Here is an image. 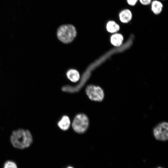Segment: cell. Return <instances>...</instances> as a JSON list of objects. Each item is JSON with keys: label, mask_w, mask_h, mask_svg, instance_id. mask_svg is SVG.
<instances>
[{"label": "cell", "mask_w": 168, "mask_h": 168, "mask_svg": "<svg viewBox=\"0 0 168 168\" xmlns=\"http://www.w3.org/2000/svg\"><path fill=\"white\" fill-rule=\"evenodd\" d=\"M10 140L14 147L23 149L31 145L33 142V138L29 130L19 128L12 132Z\"/></svg>", "instance_id": "1"}, {"label": "cell", "mask_w": 168, "mask_h": 168, "mask_svg": "<svg viewBox=\"0 0 168 168\" xmlns=\"http://www.w3.org/2000/svg\"><path fill=\"white\" fill-rule=\"evenodd\" d=\"M76 34L75 27L70 24L60 26L57 31L58 39L65 43H68L72 41L75 37Z\"/></svg>", "instance_id": "2"}, {"label": "cell", "mask_w": 168, "mask_h": 168, "mask_svg": "<svg viewBox=\"0 0 168 168\" xmlns=\"http://www.w3.org/2000/svg\"><path fill=\"white\" fill-rule=\"evenodd\" d=\"M89 123L87 117L85 114H80L74 118L72 126L76 132L80 133H83L87 129Z\"/></svg>", "instance_id": "3"}, {"label": "cell", "mask_w": 168, "mask_h": 168, "mask_svg": "<svg viewBox=\"0 0 168 168\" xmlns=\"http://www.w3.org/2000/svg\"><path fill=\"white\" fill-rule=\"evenodd\" d=\"M153 134L157 140L166 141L168 139V123L163 121L158 123L153 128Z\"/></svg>", "instance_id": "4"}, {"label": "cell", "mask_w": 168, "mask_h": 168, "mask_svg": "<svg viewBox=\"0 0 168 168\" xmlns=\"http://www.w3.org/2000/svg\"><path fill=\"white\" fill-rule=\"evenodd\" d=\"M86 93L89 98L92 100L101 102L104 98V93L103 89L98 86L90 85L86 89Z\"/></svg>", "instance_id": "5"}, {"label": "cell", "mask_w": 168, "mask_h": 168, "mask_svg": "<svg viewBox=\"0 0 168 168\" xmlns=\"http://www.w3.org/2000/svg\"><path fill=\"white\" fill-rule=\"evenodd\" d=\"M118 18L121 23L127 24L130 22L132 20L133 14L130 9L127 8H124L119 12Z\"/></svg>", "instance_id": "6"}, {"label": "cell", "mask_w": 168, "mask_h": 168, "mask_svg": "<svg viewBox=\"0 0 168 168\" xmlns=\"http://www.w3.org/2000/svg\"><path fill=\"white\" fill-rule=\"evenodd\" d=\"M150 5L152 12L155 15H158L163 11V4L160 0H152Z\"/></svg>", "instance_id": "7"}, {"label": "cell", "mask_w": 168, "mask_h": 168, "mask_svg": "<svg viewBox=\"0 0 168 168\" xmlns=\"http://www.w3.org/2000/svg\"><path fill=\"white\" fill-rule=\"evenodd\" d=\"M106 29L108 32L114 33L118 32L120 30V27L116 21L113 20H110L106 23Z\"/></svg>", "instance_id": "8"}, {"label": "cell", "mask_w": 168, "mask_h": 168, "mask_svg": "<svg viewBox=\"0 0 168 168\" xmlns=\"http://www.w3.org/2000/svg\"><path fill=\"white\" fill-rule=\"evenodd\" d=\"M58 126L63 130H66L68 129L70 125V121L69 118L67 116H63L58 122Z\"/></svg>", "instance_id": "9"}, {"label": "cell", "mask_w": 168, "mask_h": 168, "mask_svg": "<svg viewBox=\"0 0 168 168\" xmlns=\"http://www.w3.org/2000/svg\"><path fill=\"white\" fill-rule=\"evenodd\" d=\"M110 40L112 44L118 46L122 44L123 40V37L120 34L115 33L111 36Z\"/></svg>", "instance_id": "10"}, {"label": "cell", "mask_w": 168, "mask_h": 168, "mask_svg": "<svg viewBox=\"0 0 168 168\" xmlns=\"http://www.w3.org/2000/svg\"><path fill=\"white\" fill-rule=\"evenodd\" d=\"M68 78L73 82H77L80 78V75L78 72L75 69H70L68 70L67 73Z\"/></svg>", "instance_id": "11"}, {"label": "cell", "mask_w": 168, "mask_h": 168, "mask_svg": "<svg viewBox=\"0 0 168 168\" xmlns=\"http://www.w3.org/2000/svg\"><path fill=\"white\" fill-rule=\"evenodd\" d=\"M3 168H17V167L15 162L8 160L4 163Z\"/></svg>", "instance_id": "12"}, {"label": "cell", "mask_w": 168, "mask_h": 168, "mask_svg": "<svg viewBox=\"0 0 168 168\" xmlns=\"http://www.w3.org/2000/svg\"><path fill=\"white\" fill-rule=\"evenodd\" d=\"M127 4L131 7H134L136 5L138 0H126Z\"/></svg>", "instance_id": "13"}, {"label": "cell", "mask_w": 168, "mask_h": 168, "mask_svg": "<svg viewBox=\"0 0 168 168\" xmlns=\"http://www.w3.org/2000/svg\"><path fill=\"white\" fill-rule=\"evenodd\" d=\"M152 0H138V2L144 6L150 5Z\"/></svg>", "instance_id": "14"}, {"label": "cell", "mask_w": 168, "mask_h": 168, "mask_svg": "<svg viewBox=\"0 0 168 168\" xmlns=\"http://www.w3.org/2000/svg\"><path fill=\"white\" fill-rule=\"evenodd\" d=\"M68 168H73L71 167H68Z\"/></svg>", "instance_id": "15"}, {"label": "cell", "mask_w": 168, "mask_h": 168, "mask_svg": "<svg viewBox=\"0 0 168 168\" xmlns=\"http://www.w3.org/2000/svg\"><path fill=\"white\" fill-rule=\"evenodd\" d=\"M157 168H163L161 167H157Z\"/></svg>", "instance_id": "16"}, {"label": "cell", "mask_w": 168, "mask_h": 168, "mask_svg": "<svg viewBox=\"0 0 168 168\" xmlns=\"http://www.w3.org/2000/svg\"><path fill=\"white\" fill-rule=\"evenodd\" d=\"M163 0V1H164V0Z\"/></svg>", "instance_id": "17"}]
</instances>
